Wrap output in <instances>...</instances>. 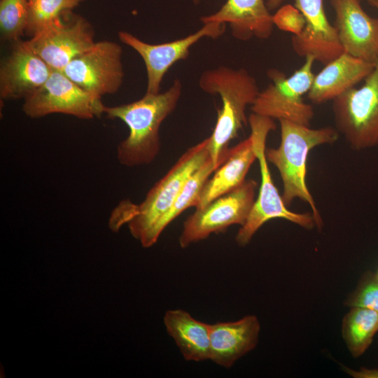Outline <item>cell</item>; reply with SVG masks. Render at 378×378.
<instances>
[{"instance_id":"8992f818","label":"cell","mask_w":378,"mask_h":378,"mask_svg":"<svg viewBox=\"0 0 378 378\" xmlns=\"http://www.w3.org/2000/svg\"><path fill=\"white\" fill-rule=\"evenodd\" d=\"M364 81L332 100L336 130L355 150L378 145V62Z\"/></svg>"},{"instance_id":"f1b7e54d","label":"cell","mask_w":378,"mask_h":378,"mask_svg":"<svg viewBox=\"0 0 378 378\" xmlns=\"http://www.w3.org/2000/svg\"><path fill=\"white\" fill-rule=\"evenodd\" d=\"M368 3L378 10V0H367Z\"/></svg>"},{"instance_id":"4dcf8cb0","label":"cell","mask_w":378,"mask_h":378,"mask_svg":"<svg viewBox=\"0 0 378 378\" xmlns=\"http://www.w3.org/2000/svg\"><path fill=\"white\" fill-rule=\"evenodd\" d=\"M375 275V277L377 279V280L378 281V270L377 271V272L374 274Z\"/></svg>"},{"instance_id":"4316f807","label":"cell","mask_w":378,"mask_h":378,"mask_svg":"<svg viewBox=\"0 0 378 378\" xmlns=\"http://www.w3.org/2000/svg\"><path fill=\"white\" fill-rule=\"evenodd\" d=\"M347 372L356 378H378V369L362 368L359 370L347 369Z\"/></svg>"},{"instance_id":"484cf974","label":"cell","mask_w":378,"mask_h":378,"mask_svg":"<svg viewBox=\"0 0 378 378\" xmlns=\"http://www.w3.org/2000/svg\"><path fill=\"white\" fill-rule=\"evenodd\" d=\"M274 25L281 31L299 35L304 29L305 20L303 15L295 6L286 4L280 7L272 15Z\"/></svg>"},{"instance_id":"277c9868","label":"cell","mask_w":378,"mask_h":378,"mask_svg":"<svg viewBox=\"0 0 378 378\" xmlns=\"http://www.w3.org/2000/svg\"><path fill=\"white\" fill-rule=\"evenodd\" d=\"M281 140L277 148L265 150V156L277 169L283 186L281 197L287 207L294 200L308 204L312 209L316 227L321 229L323 220L310 192L307 181V162L309 152L316 146L331 144L339 136L337 130L325 127L318 129L288 120H279Z\"/></svg>"},{"instance_id":"f546056e","label":"cell","mask_w":378,"mask_h":378,"mask_svg":"<svg viewBox=\"0 0 378 378\" xmlns=\"http://www.w3.org/2000/svg\"><path fill=\"white\" fill-rule=\"evenodd\" d=\"M193 3L195 4H198L200 3L201 0H192Z\"/></svg>"},{"instance_id":"ac0fdd59","label":"cell","mask_w":378,"mask_h":378,"mask_svg":"<svg viewBox=\"0 0 378 378\" xmlns=\"http://www.w3.org/2000/svg\"><path fill=\"white\" fill-rule=\"evenodd\" d=\"M264 0H227L216 13L203 16V24L210 22L228 23L232 35L248 41L253 37L268 38L273 29L272 15Z\"/></svg>"},{"instance_id":"e0dca14e","label":"cell","mask_w":378,"mask_h":378,"mask_svg":"<svg viewBox=\"0 0 378 378\" xmlns=\"http://www.w3.org/2000/svg\"><path fill=\"white\" fill-rule=\"evenodd\" d=\"M374 66L372 63L344 52L314 76L307 97L315 104L333 100L365 80Z\"/></svg>"},{"instance_id":"9c48e42d","label":"cell","mask_w":378,"mask_h":378,"mask_svg":"<svg viewBox=\"0 0 378 378\" xmlns=\"http://www.w3.org/2000/svg\"><path fill=\"white\" fill-rule=\"evenodd\" d=\"M101 99L83 89L62 71L53 70L48 80L24 99L22 110L32 118L62 113L92 119L104 113L105 106Z\"/></svg>"},{"instance_id":"7c38bea8","label":"cell","mask_w":378,"mask_h":378,"mask_svg":"<svg viewBox=\"0 0 378 378\" xmlns=\"http://www.w3.org/2000/svg\"><path fill=\"white\" fill-rule=\"evenodd\" d=\"M226 24L218 22L204 23L195 33L175 41L150 44L127 31H120L118 38L124 44L134 49L144 62L147 73L148 93H158L161 83L169 69L176 62L186 59L190 48L204 37L216 38L222 36Z\"/></svg>"},{"instance_id":"9a60e30c","label":"cell","mask_w":378,"mask_h":378,"mask_svg":"<svg viewBox=\"0 0 378 378\" xmlns=\"http://www.w3.org/2000/svg\"><path fill=\"white\" fill-rule=\"evenodd\" d=\"M52 71L24 41H18L1 65V98L24 99L48 80Z\"/></svg>"},{"instance_id":"d4e9b609","label":"cell","mask_w":378,"mask_h":378,"mask_svg":"<svg viewBox=\"0 0 378 378\" xmlns=\"http://www.w3.org/2000/svg\"><path fill=\"white\" fill-rule=\"evenodd\" d=\"M344 304L378 312V281L374 274H365L356 288L347 297Z\"/></svg>"},{"instance_id":"5bb4252c","label":"cell","mask_w":378,"mask_h":378,"mask_svg":"<svg viewBox=\"0 0 378 378\" xmlns=\"http://www.w3.org/2000/svg\"><path fill=\"white\" fill-rule=\"evenodd\" d=\"M294 6L305 20L302 31L291 38L297 55H311L325 65L344 53L337 30L326 16L323 0H295Z\"/></svg>"},{"instance_id":"2e32d148","label":"cell","mask_w":378,"mask_h":378,"mask_svg":"<svg viewBox=\"0 0 378 378\" xmlns=\"http://www.w3.org/2000/svg\"><path fill=\"white\" fill-rule=\"evenodd\" d=\"M260 324L255 315L210 324V360L225 368L255 348Z\"/></svg>"},{"instance_id":"1f68e13d","label":"cell","mask_w":378,"mask_h":378,"mask_svg":"<svg viewBox=\"0 0 378 378\" xmlns=\"http://www.w3.org/2000/svg\"><path fill=\"white\" fill-rule=\"evenodd\" d=\"M359 1H361V0H359ZM367 1V0H366Z\"/></svg>"},{"instance_id":"5b68a950","label":"cell","mask_w":378,"mask_h":378,"mask_svg":"<svg viewBox=\"0 0 378 378\" xmlns=\"http://www.w3.org/2000/svg\"><path fill=\"white\" fill-rule=\"evenodd\" d=\"M248 124L250 136L259 164L261 182L248 217L236 234V242L241 246L247 245L265 223L275 218L288 220L307 230L314 228L316 223L312 214L289 210L272 180L265 150L269 133L276 128L274 119L252 113L248 117Z\"/></svg>"},{"instance_id":"7402d4cb","label":"cell","mask_w":378,"mask_h":378,"mask_svg":"<svg viewBox=\"0 0 378 378\" xmlns=\"http://www.w3.org/2000/svg\"><path fill=\"white\" fill-rule=\"evenodd\" d=\"M215 169L216 167L209 157L188 179L160 224L159 232L160 234L169 224L184 211L190 207L195 208L197 206L203 187Z\"/></svg>"},{"instance_id":"ffe728a7","label":"cell","mask_w":378,"mask_h":378,"mask_svg":"<svg viewBox=\"0 0 378 378\" xmlns=\"http://www.w3.org/2000/svg\"><path fill=\"white\" fill-rule=\"evenodd\" d=\"M163 321L185 360H210V324L195 319L182 309L167 311Z\"/></svg>"},{"instance_id":"8fae6325","label":"cell","mask_w":378,"mask_h":378,"mask_svg":"<svg viewBox=\"0 0 378 378\" xmlns=\"http://www.w3.org/2000/svg\"><path fill=\"white\" fill-rule=\"evenodd\" d=\"M122 49L113 41H102L71 61L62 71L92 94L102 98L121 87L124 71Z\"/></svg>"},{"instance_id":"ba28073f","label":"cell","mask_w":378,"mask_h":378,"mask_svg":"<svg viewBox=\"0 0 378 378\" xmlns=\"http://www.w3.org/2000/svg\"><path fill=\"white\" fill-rule=\"evenodd\" d=\"M257 189L258 183L248 179L234 190L195 209L183 223L178 240L180 246L188 247L232 225H243L254 204Z\"/></svg>"},{"instance_id":"7a4b0ae2","label":"cell","mask_w":378,"mask_h":378,"mask_svg":"<svg viewBox=\"0 0 378 378\" xmlns=\"http://www.w3.org/2000/svg\"><path fill=\"white\" fill-rule=\"evenodd\" d=\"M182 85L176 79L169 88L158 93L146 92L131 103L104 109L108 118L119 119L129 128V134L117 148L119 162L127 167L152 162L160 150V128L164 119L176 108Z\"/></svg>"},{"instance_id":"603a6c76","label":"cell","mask_w":378,"mask_h":378,"mask_svg":"<svg viewBox=\"0 0 378 378\" xmlns=\"http://www.w3.org/2000/svg\"><path fill=\"white\" fill-rule=\"evenodd\" d=\"M84 0H28L29 22L27 28L32 36L58 18L64 12L71 10Z\"/></svg>"},{"instance_id":"d6986e66","label":"cell","mask_w":378,"mask_h":378,"mask_svg":"<svg viewBox=\"0 0 378 378\" xmlns=\"http://www.w3.org/2000/svg\"><path fill=\"white\" fill-rule=\"evenodd\" d=\"M257 160L251 136L230 148L224 161L215 169L204 184L197 206L202 208L240 186Z\"/></svg>"},{"instance_id":"30bf717a","label":"cell","mask_w":378,"mask_h":378,"mask_svg":"<svg viewBox=\"0 0 378 378\" xmlns=\"http://www.w3.org/2000/svg\"><path fill=\"white\" fill-rule=\"evenodd\" d=\"M24 42L52 70L62 71L96 41L89 22L67 10Z\"/></svg>"},{"instance_id":"cb8c5ba5","label":"cell","mask_w":378,"mask_h":378,"mask_svg":"<svg viewBox=\"0 0 378 378\" xmlns=\"http://www.w3.org/2000/svg\"><path fill=\"white\" fill-rule=\"evenodd\" d=\"M28 22V0L0 1V30L4 39L18 41L27 30Z\"/></svg>"},{"instance_id":"44dd1931","label":"cell","mask_w":378,"mask_h":378,"mask_svg":"<svg viewBox=\"0 0 378 378\" xmlns=\"http://www.w3.org/2000/svg\"><path fill=\"white\" fill-rule=\"evenodd\" d=\"M377 332L378 312L351 307L342 319V338L354 358L365 354Z\"/></svg>"},{"instance_id":"3957f363","label":"cell","mask_w":378,"mask_h":378,"mask_svg":"<svg viewBox=\"0 0 378 378\" xmlns=\"http://www.w3.org/2000/svg\"><path fill=\"white\" fill-rule=\"evenodd\" d=\"M199 85L204 92L218 94L222 100L208 144L209 157L216 169L225 159L230 141L248 122L246 108L260 91L255 79L246 69L224 66L205 71Z\"/></svg>"},{"instance_id":"52a82bcc","label":"cell","mask_w":378,"mask_h":378,"mask_svg":"<svg viewBox=\"0 0 378 378\" xmlns=\"http://www.w3.org/2000/svg\"><path fill=\"white\" fill-rule=\"evenodd\" d=\"M314 62L312 56H307L302 66L288 77L279 70H269L267 75L272 82L259 92L251 106L252 113L310 126L314 108L303 96L310 90L315 76Z\"/></svg>"},{"instance_id":"4fadbf2b","label":"cell","mask_w":378,"mask_h":378,"mask_svg":"<svg viewBox=\"0 0 378 378\" xmlns=\"http://www.w3.org/2000/svg\"><path fill=\"white\" fill-rule=\"evenodd\" d=\"M330 4L344 52L375 64L378 62V18L368 15L359 0H330Z\"/></svg>"},{"instance_id":"6da1fadb","label":"cell","mask_w":378,"mask_h":378,"mask_svg":"<svg viewBox=\"0 0 378 378\" xmlns=\"http://www.w3.org/2000/svg\"><path fill=\"white\" fill-rule=\"evenodd\" d=\"M208 144L209 137L188 148L141 203L122 201L110 216V229L118 232L126 224L143 247L154 245L160 236V224L184 184L209 158Z\"/></svg>"},{"instance_id":"83f0119b","label":"cell","mask_w":378,"mask_h":378,"mask_svg":"<svg viewBox=\"0 0 378 378\" xmlns=\"http://www.w3.org/2000/svg\"><path fill=\"white\" fill-rule=\"evenodd\" d=\"M284 0H267L266 4L269 10L278 8Z\"/></svg>"}]
</instances>
